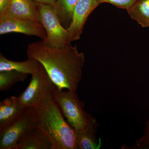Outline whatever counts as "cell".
I'll list each match as a JSON object with an SVG mask.
<instances>
[{
	"instance_id": "10",
	"label": "cell",
	"mask_w": 149,
	"mask_h": 149,
	"mask_svg": "<svg viewBox=\"0 0 149 149\" xmlns=\"http://www.w3.org/2000/svg\"><path fill=\"white\" fill-rule=\"evenodd\" d=\"M4 14L40 22L38 3L32 0H11L8 10Z\"/></svg>"
},
{
	"instance_id": "5",
	"label": "cell",
	"mask_w": 149,
	"mask_h": 149,
	"mask_svg": "<svg viewBox=\"0 0 149 149\" xmlns=\"http://www.w3.org/2000/svg\"><path fill=\"white\" fill-rule=\"evenodd\" d=\"M39 21L45 29L47 38L43 40L49 45L61 48L70 44L68 32L62 25L53 5L38 3Z\"/></svg>"
},
{
	"instance_id": "13",
	"label": "cell",
	"mask_w": 149,
	"mask_h": 149,
	"mask_svg": "<svg viewBox=\"0 0 149 149\" xmlns=\"http://www.w3.org/2000/svg\"><path fill=\"white\" fill-rule=\"evenodd\" d=\"M42 66V65L35 59L28 58L24 61H14L8 59L1 53L0 54V71L13 70L32 74L38 71Z\"/></svg>"
},
{
	"instance_id": "4",
	"label": "cell",
	"mask_w": 149,
	"mask_h": 149,
	"mask_svg": "<svg viewBox=\"0 0 149 149\" xmlns=\"http://www.w3.org/2000/svg\"><path fill=\"white\" fill-rule=\"evenodd\" d=\"M57 88L44 66L32 74L29 85L24 92L17 97L18 103L26 109L35 108Z\"/></svg>"
},
{
	"instance_id": "3",
	"label": "cell",
	"mask_w": 149,
	"mask_h": 149,
	"mask_svg": "<svg viewBox=\"0 0 149 149\" xmlns=\"http://www.w3.org/2000/svg\"><path fill=\"white\" fill-rule=\"evenodd\" d=\"M52 94L67 121L76 132L87 128L95 118L84 110L85 104L76 92L64 91L57 88Z\"/></svg>"
},
{
	"instance_id": "17",
	"label": "cell",
	"mask_w": 149,
	"mask_h": 149,
	"mask_svg": "<svg viewBox=\"0 0 149 149\" xmlns=\"http://www.w3.org/2000/svg\"><path fill=\"white\" fill-rule=\"evenodd\" d=\"M149 149V119L146 123L143 135L136 141L134 149Z\"/></svg>"
},
{
	"instance_id": "19",
	"label": "cell",
	"mask_w": 149,
	"mask_h": 149,
	"mask_svg": "<svg viewBox=\"0 0 149 149\" xmlns=\"http://www.w3.org/2000/svg\"><path fill=\"white\" fill-rule=\"evenodd\" d=\"M11 0H0V15L4 14L8 10Z\"/></svg>"
},
{
	"instance_id": "18",
	"label": "cell",
	"mask_w": 149,
	"mask_h": 149,
	"mask_svg": "<svg viewBox=\"0 0 149 149\" xmlns=\"http://www.w3.org/2000/svg\"><path fill=\"white\" fill-rule=\"evenodd\" d=\"M99 4L108 3L115 6L118 8L125 9L130 8L137 0H97Z\"/></svg>"
},
{
	"instance_id": "7",
	"label": "cell",
	"mask_w": 149,
	"mask_h": 149,
	"mask_svg": "<svg viewBox=\"0 0 149 149\" xmlns=\"http://www.w3.org/2000/svg\"><path fill=\"white\" fill-rule=\"evenodd\" d=\"M10 32L37 36L42 40H45L47 36L45 29L39 22L16 18L6 14L0 15V35Z\"/></svg>"
},
{
	"instance_id": "6",
	"label": "cell",
	"mask_w": 149,
	"mask_h": 149,
	"mask_svg": "<svg viewBox=\"0 0 149 149\" xmlns=\"http://www.w3.org/2000/svg\"><path fill=\"white\" fill-rule=\"evenodd\" d=\"M35 125V108H32L0 132V149H16L24 136Z\"/></svg>"
},
{
	"instance_id": "11",
	"label": "cell",
	"mask_w": 149,
	"mask_h": 149,
	"mask_svg": "<svg viewBox=\"0 0 149 149\" xmlns=\"http://www.w3.org/2000/svg\"><path fill=\"white\" fill-rule=\"evenodd\" d=\"M99 124L95 118L87 128L76 131V143L77 149H97L101 148L102 143L97 139Z\"/></svg>"
},
{
	"instance_id": "12",
	"label": "cell",
	"mask_w": 149,
	"mask_h": 149,
	"mask_svg": "<svg viewBox=\"0 0 149 149\" xmlns=\"http://www.w3.org/2000/svg\"><path fill=\"white\" fill-rule=\"evenodd\" d=\"M16 149H52V145L35 125L24 136Z\"/></svg>"
},
{
	"instance_id": "15",
	"label": "cell",
	"mask_w": 149,
	"mask_h": 149,
	"mask_svg": "<svg viewBox=\"0 0 149 149\" xmlns=\"http://www.w3.org/2000/svg\"><path fill=\"white\" fill-rule=\"evenodd\" d=\"M78 0H56L53 5L62 25L65 29L72 21L73 10Z\"/></svg>"
},
{
	"instance_id": "1",
	"label": "cell",
	"mask_w": 149,
	"mask_h": 149,
	"mask_svg": "<svg viewBox=\"0 0 149 149\" xmlns=\"http://www.w3.org/2000/svg\"><path fill=\"white\" fill-rule=\"evenodd\" d=\"M28 58L40 62L59 90L76 92L82 78L85 55L70 44L61 48L49 45L43 40L29 44Z\"/></svg>"
},
{
	"instance_id": "16",
	"label": "cell",
	"mask_w": 149,
	"mask_h": 149,
	"mask_svg": "<svg viewBox=\"0 0 149 149\" xmlns=\"http://www.w3.org/2000/svg\"><path fill=\"white\" fill-rule=\"evenodd\" d=\"M27 74L16 70L0 71V91H8L15 83L24 81Z\"/></svg>"
},
{
	"instance_id": "21",
	"label": "cell",
	"mask_w": 149,
	"mask_h": 149,
	"mask_svg": "<svg viewBox=\"0 0 149 149\" xmlns=\"http://www.w3.org/2000/svg\"></svg>"
},
{
	"instance_id": "14",
	"label": "cell",
	"mask_w": 149,
	"mask_h": 149,
	"mask_svg": "<svg viewBox=\"0 0 149 149\" xmlns=\"http://www.w3.org/2000/svg\"><path fill=\"white\" fill-rule=\"evenodd\" d=\"M127 10L131 18L142 27H149V0H137Z\"/></svg>"
},
{
	"instance_id": "20",
	"label": "cell",
	"mask_w": 149,
	"mask_h": 149,
	"mask_svg": "<svg viewBox=\"0 0 149 149\" xmlns=\"http://www.w3.org/2000/svg\"><path fill=\"white\" fill-rule=\"evenodd\" d=\"M37 3L53 5L56 0H32Z\"/></svg>"
},
{
	"instance_id": "8",
	"label": "cell",
	"mask_w": 149,
	"mask_h": 149,
	"mask_svg": "<svg viewBox=\"0 0 149 149\" xmlns=\"http://www.w3.org/2000/svg\"><path fill=\"white\" fill-rule=\"evenodd\" d=\"M99 5L97 0H78L73 10L71 23L67 29L69 43L80 39L87 19Z\"/></svg>"
},
{
	"instance_id": "9",
	"label": "cell",
	"mask_w": 149,
	"mask_h": 149,
	"mask_svg": "<svg viewBox=\"0 0 149 149\" xmlns=\"http://www.w3.org/2000/svg\"><path fill=\"white\" fill-rule=\"evenodd\" d=\"M28 110L19 105L15 96L3 100L0 102V132L16 121Z\"/></svg>"
},
{
	"instance_id": "2",
	"label": "cell",
	"mask_w": 149,
	"mask_h": 149,
	"mask_svg": "<svg viewBox=\"0 0 149 149\" xmlns=\"http://www.w3.org/2000/svg\"><path fill=\"white\" fill-rule=\"evenodd\" d=\"M52 93L35 108V124L52 145V149H77L76 131L67 120Z\"/></svg>"
}]
</instances>
